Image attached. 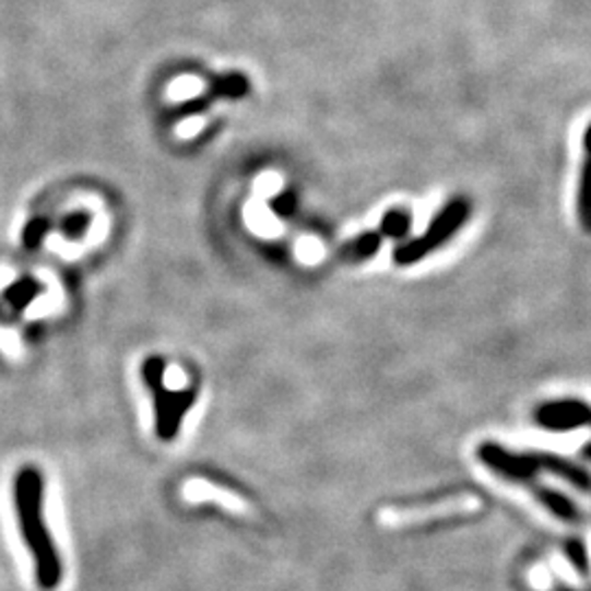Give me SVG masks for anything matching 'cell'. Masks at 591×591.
<instances>
[{
	"label": "cell",
	"mask_w": 591,
	"mask_h": 591,
	"mask_svg": "<svg viewBox=\"0 0 591 591\" xmlns=\"http://www.w3.org/2000/svg\"><path fill=\"white\" fill-rule=\"evenodd\" d=\"M14 501L21 515L23 536L34 554L36 578L45 591L62 582V560L45 521V480L36 466H25L14 480Z\"/></svg>",
	"instance_id": "cell-1"
},
{
	"label": "cell",
	"mask_w": 591,
	"mask_h": 591,
	"mask_svg": "<svg viewBox=\"0 0 591 591\" xmlns=\"http://www.w3.org/2000/svg\"><path fill=\"white\" fill-rule=\"evenodd\" d=\"M34 296H38V285H34L32 281L16 283V285L8 292V298H10L19 309L25 307Z\"/></svg>",
	"instance_id": "cell-10"
},
{
	"label": "cell",
	"mask_w": 591,
	"mask_h": 591,
	"mask_svg": "<svg viewBox=\"0 0 591 591\" xmlns=\"http://www.w3.org/2000/svg\"><path fill=\"white\" fill-rule=\"evenodd\" d=\"M587 549H589V563H591V530L587 534Z\"/></svg>",
	"instance_id": "cell-15"
},
{
	"label": "cell",
	"mask_w": 591,
	"mask_h": 591,
	"mask_svg": "<svg viewBox=\"0 0 591 591\" xmlns=\"http://www.w3.org/2000/svg\"><path fill=\"white\" fill-rule=\"evenodd\" d=\"M272 211L281 217H289L294 211H296V196L294 191H285L281 196H276L272 202H270Z\"/></svg>",
	"instance_id": "cell-12"
},
{
	"label": "cell",
	"mask_w": 591,
	"mask_h": 591,
	"mask_svg": "<svg viewBox=\"0 0 591 591\" xmlns=\"http://www.w3.org/2000/svg\"><path fill=\"white\" fill-rule=\"evenodd\" d=\"M182 495L189 501H217L220 506H224L226 510H231L235 515H250L252 512L250 504L246 499H241L237 493L217 488L215 484H209L204 480H189L182 488Z\"/></svg>",
	"instance_id": "cell-5"
},
{
	"label": "cell",
	"mask_w": 591,
	"mask_h": 591,
	"mask_svg": "<svg viewBox=\"0 0 591 591\" xmlns=\"http://www.w3.org/2000/svg\"><path fill=\"white\" fill-rule=\"evenodd\" d=\"M88 222H91V217H86V215H73V217L67 220V224L62 226V231H64L69 237H82V235L86 233V228L91 226Z\"/></svg>",
	"instance_id": "cell-13"
},
{
	"label": "cell",
	"mask_w": 591,
	"mask_h": 591,
	"mask_svg": "<svg viewBox=\"0 0 591 591\" xmlns=\"http://www.w3.org/2000/svg\"><path fill=\"white\" fill-rule=\"evenodd\" d=\"M412 231V213L403 206L390 209L383 217H381V237L386 239H405Z\"/></svg>",
	"instance_id": "cell-9"
},
{
	"label": "cell",
	"mask_w": 591,
	"mask_h": 591,
	"mask_svg": "<svg viewBox=\"0 0 591 591\" xmlns=\"http://www.w3.org/2000/svg\"><path fill=\"white\" fill-rule=\"evenodd\" d=\"M582 147H584V152H591V123L587 126V130H584V137H582Z\"/></svg>",
	"instance_id": "cell-14"
},
{
	"label": "cell",
	"mask_w": 591,
	"mask_h": 591,
	"mask_svg": "<svg viewBox=\"0 0 591 591\" xmlns=\"http://www.w3.org/2000/svg\"><path fill=\"white\" fill-rule=\"evenodd\" d=\"M143 377L147 381V386L152 388L154 397H156V418H158V434L161 438L169 440L174 438L180 425L182 414L191 407V403L196 401L193 392H178V390H167L165 386V362L158 357H152L145 362L143 366Z\"/></svg>",
	"instance_id": "cell-4"
},
{
	"label": "cell",
	"mask_w": 591,
	"mask_h": 591,
	"mask_svg": "<svg viewBox=\"0 0 591 591\" xmlns=\"http://www.w3.org/2000/svg\"><path fill=\"white\" fill-rule=\"evenodd\" d=\"M248 93H250V80L241 73H228V75L213 78L204 95L215 104V99H241Z\"/></svg>",
	"instance_id": "cell-8"
},
{
	"label": "cell",
	"mask_w": 591,
	"mask_h": 591,
	"mask_svg": "<svg viewBox=\"0 0 591 591\" xmlns=\"http://www.w3.org/2000/svg\"><path fill=\"white\" fill-rule=\"evenodd\" d=\"M47 233H49V224H47L45 220L29 222V226H27V228H25V233H23L25 246H27L29 250L38 248V246H40V241L45 239V235H47Z\"/></svg>",
	"instance_id": "cell-11"
},
{
	"label": "cell",
	"mask_w": 591,
	"mask_h": 591,
	"mask_svg": "<svg viewBox=\"0 0 591 591\" xmlns=\"http://www.w3.org/2000/svg\"><path fill=\"white\" fill-rule=\"evenodd\" d=\"M471 215V204L466 198H453L449 200L429 222L427 231L421 237L407 239L403 244H399L392 252V259L397 265H414L418 261H423L427 255H432L434 250L442 248L456 233H460V228L466 224Z\"/></svg>",
	"instance_id": "cell-2"
},
{
	"label": "cell",
	"mask_w": 591,
	"mask_h": 591,
	"mask_svg": "<svg viewBox=\"0 0 591 591\" xmlns=\"http://www.w3.org/2000/svg\"><path fill=\"white\" fill-rule=\"evenodd\" d=\"M482 508V501L477 495L462 493L451 495L438 501H432L429 506H407V508H381L377 512V521L386 530H399L416 523H425L429 519H447V517H462L473 515Z\"/></svg>",
	"instance_id": "cell-3"
},
{
	"label": "cell",
	"mask_w": 591,
	"mask_h": 591,
	"mask_svg": "<svg viewBox=\"0 0 591 591\" xmlns=\"http://www.w3.org/2000/svg\"><path fill=\"white\" fill-rule=\"evenodd\" d=\"M381 244H383L381 233L368 231V233H362V235L344 241L338 248V257L344 263H364V261L373 259L381 250Z\"/></svg>",
	"instance_id": "cell-6"
},
{
	"label": "cell",
	"mask_w": 591,
	"mask_h": 591,
	"mask_svg": "<svg viewBox=\"0 0 591 591\" xmlns=\"http://www.w3.org/2000/svg\"><path fill=\"white\" fill-rule=\"evenodd\" d=\"M576 213L582 231L591 235V152H584L580 176H578V193H576Z\"/></svg>",
	"instance_id": "cell-7"
}]
</instances>
